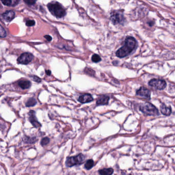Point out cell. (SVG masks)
<instances>
[{
    "instance_id": "obj_1",
    "label": "cell",
    "mask_w": 175,
    "mask_h": 175,
    "mask_svg": "<svg viewBox=\"0 0 175 175\" xmlns=\"http://www.w3.org/2000/svg\"><path fill=\"white\" fill-rule=\"evenodd\" d=\"M136 46V41L133 37H128L125 40V45L116 53V56L122 58L130 54Z\"/></svg>"
},
{
    "instance_id": "obj_2",
    "label": "cell",
    "mask_w": 175,
    "mask_h": 175,
    "mask_svg": "<svg viewBox=\"0 0 175 175\" xmlns=\"http://www.w3.org/2000/svg\"><path fill=\"white\" fill-rule=\"evenodd\" d=\"M47 7L50 12L56 17L61 18L66 15V11L62 5L57 2L49 3Z\"/></svg>"
},
{
    "instance_id": "obj_3",
    "label": "cell",
    "mask_w": 175,
    "mask_h": 175,
    "mask_svg": "<svg viewBox=\"0 0 175 175\" xmlns=\"http://www.w3.org/2000/svg\"><path fill=\"white\" fill-rule=\"evenodd\" d=\"M139 109L143 114L148 116H157L159 115L158 109L152 104L148 102H146L142 104L140 106Z\"/></svg>"
},
{
    "instance_id": "obj_4",
    "label": "cell",
    "mask_w": 175,
    "mask_h": 175,
    "mask_svg": "<svg viewBox=\"0 0 175 175\" xmlns=\"http://www.w3.org/2000/svg\"><path fill=\"white\" fill-rule=\"evenodd\" d=\"M84 155L80 154L76 156L70 157L67 158L66 165L67 167H72L74 165H79L84 162Z\"/></svg>"
},
{
    "instance_id": "obj_5",
    "label": "cell",
    "mask_w": 175,
    "mask_h": 175,
    "mask_svg": "<svg viewBox=\"0 0 175 175\" xmlns=\"http://www.w3.org/2000/svg\"><path fill=\"white\" fill-rule=\"evenodd\" d=\"M110 19L114 25L122 24L125 22V17L120 11H114L111 13Z\"/></svg>"
},
{
    "instance_id": "obj_6",
    "label": "cell",
    "mask_w": 175,
    "mask_h": 175,
    "mask_svg": "<svg viewBox=\"0 0 175 175\" xmlns=\"http://www.w3.org/2000/svg\"><path fill=\"white\" fill-rule=\"evenodd\" d=\"M148 84L150 86L152 87L153 88L162 90L165 89L167 86V83L164 80L159 79H153L150 80L148 82Z\"/></svg>"
},
{
    "instance_id": "obj_7",
    "label": "cell",
    "mask_w": 175,
    "mask_h": 175,
    "mask_svg": "<svg viewBox=\"0 0 175 175\" xmlns=\"http://www.w3.org/2000/svg\"><path fill=\"white\" fill-rule=\"evenodd\" d=\"M33 58V56L30 53H24L18 59V63L21 64H28L32 61Z\"/></svg>"
},
{
    "instance_id": "obj_8",
    "label": "cell",
    "mask_w": 175,
    "mask_h": 175,
    "mask_svg": "<svg viewBox=\"0 0 175 175\" xmlns=\"http://www.w3.org/2000/svg\"><path fill=\"white\" fill-rule=\"evenodd\" d=\"M29 120L35 128H37L41 126V124L37 121L36 116V112L34 111H31L29 112Z\"/></svg>"
},
{
    "instance_id": "obj_9",
    "label": "cell",
    "mask_w": 175,
    "mask_h": 175,
    "mask_svg": "<svg viewBox=\"0 0 175 175\" xmlns=\"http://www.w3.org/2000/svg\"><path fill=\"white\" fill-rule=\"evenodd\" d=\"M137 95L145 98L146 99H150L151 98V92L148 89L145 87H140L136 92Z\"/></svg>"
},
{
    "instance_id": "obj_10",
    "label": "cell",
    "mask_w": 175,
    "mask_h": 175,
    "mask_svg": "<svg viewBox=\"0 0 175 175\" xmlns=\"http://www.w3.org/2000/svg\"><path fill=\"white\" fill-rule=\"evenodd\" d=\"M78 100L81 103H86L93 100L92 96L89 94H86L81 95L78 98Z\"/></svg>"
},
{
    "instance_id": "obj_11",
    "label": "cell",
    "mask_w": 175,
    "mask_h": 175,
    "mask_svg": "<svg viewBox=\"0 0 175 175\" xmlns=\"http://www.w3.org/2000/svg\"><path fill=\"white\" fill-rule=\"evenodd\" d=\"M110 98L107 96H101L98 98L96 104L97 105H108Z\"/></svg>"
},
{
    "instance_id": "obj_12",
    "label": "cell",
    "mask_w": 175,
    "mask_h": 175,
    "mask_svg": "<svg viewBox=\"0 0 175 175\" xmlns=\"http://www.w3.org/2000/svg\"><path fill=\"white\" fill-rule=\"evenodd\" d=\"M15 17V13L13 11H7L3 14V17L7 22H10Z\"/></svg>"
},
{
    "instance_id": "obj_13",
    "label": "cell",
    "mask_w": 175,
    "mask_h": 175,
    "mask_svg": "<svg viewBox=\"0 0 175 175\" xmlns=\"http://www.w3.org/2000/svg\"><path fill=\"white\" fill-rule=\"evenodd\" d=\"M160 111L164 115L170 116L172 112V109L170 107L167 106L164 104H162L160 106Z\"/></svg>"
},
{
    "instance_id": "obj_14",
    "label": "cell",
    "mask_w": 175,
    "mask_h": 175,
    "mask_svg": "<svg viewBox=\"0 0 175 175\" xmlns=\"http://www.w3.org/2000/svg\"><path fill=\"white\" fill-rule=\"evenodd\" d=\"M19 85L22 89H28L30 87L31 83L28 80H21L19 82Z\"/></svg>"
},
{
    "instance_id": "obj_15",
    "label": "cell",
    "mask_w": 175,
    "mask_h": 175,
    "mask_svg": "<svg viewBox=\"0 0 175 175\" xmlns=\"http://www.w3.org/2000/svg\"><path fill=\"white\" fill-rule=\"evenodd\" d=\"M114 170L113 168H104L98 171V173L102 175H111L113 173Z\"/></svg>"
},
{
    "instance_id": "obj_16",
    "label": "cell",
    "mask_w": 175,
    "mask_h": 175,
    "mask_svg": "<svg viewBox=\"0 0 175 175\" xmlns=\"http://www.w3.org/2000/svg\"><path fill=\"white\" fill-rule=\"evenodd\" d=\"M94 162L93 160L92 159L88 160L84 164V168H86V170H89L91 168H92L94 166Z\"/></svg>"
},
{
    "instance_id": "obj_17",
    "label": "cell",
    "mask_w": 175,
    "mask_h": 175,
    "mask_svg": "<svg viewBox=\"0 0 175 175\" xmlns=\"http://www.w3.org/2000/svg\"><path fill=\"white\" fill-rule=\"evenodd\" d=\"M37 103V102L36 99H34V98H30V99H29L27 103H26V105L27 107H32V106L36 105Z\"/></svg>"
},
{
    "instance_id": "obj_18",
    "label": "cell",
    "mask_w": 175,
    "mask_h": 175,
    "mask_svg": "<svg viewBox=\"0 0 175 175\" xmlns=\"http://www.w3.org/2000/svg\"><path fill=\"white\" fill-rule=\"evenodd\" d=\"M100 57L97 54H94L92 57V61L95 63H98L101 61Z\"/></svg>"
},
{
    "instance_id": "obj_19",
    "label": "cell",
    "mask_w": 175,
    "mask_h": 175,
    "mask_svg": "<svg viewBox=\"0 0 175 175\" xmlns=\"http://www.w3.org/2000/svg\"><path fill=\"white\" fill-rule=\"evenodd\" d=\"M84 73H87L88 75H90V76H94L95 72L94 70H92L91 68H86L84 70Z\"/></svg>"
},
{
    "instance_id": "obj_20",
    "label": "cell",
    "mask_w": 175,
    "mask_h": 175,
    "mask_svg": "<svg viewBox=\"0 0 175 175\" xmlns=\"http://www.w3.org/2000/svg\"><path fill=\"white\" fill-rule=\"evenodd\" d=\"M6 36V32L3 27L0 25V37H5Z\"/></svg>"
},
{
    "instance_id": "obj_21",
    "label": "cell",
    "mask_w": 175,
    "mask_h": 175,
    "mask_svg": "<svg viewBox=\"0 0 175 175\" xmlns=\"http://www.w3.org/2000/svg\"><path fill=\"white\" fill-rule=\"evenodd\" d=\"M49 141H50V139H49V138L46 137V138H43L42 140L41 143H41V145L43 146H44L46 145H47L49 143Z\"/></svg>"
},
{
    "instance_id": "obj_22",
    "label": "cell",
    "mask_w": 175,
    "mask_h": 175,
    "mask_svg": "<svg viewBox=\"0 0 175 175\" xmlns=\"http://www.w3.org/2000/svg\"><path fill=\"white\" fill-rule=\"evenodd\" d=\"M1 2L6 6H10L12 4V0H1Z\"/></svg>"
},
{
    "instance_id": "obj_23",
    "label": "cell",
    "mask_w": 175,
    "mask_h": 175,
    "mask_svg": "<svg viewBox=\"0 0 175 175\" xmlns=\"http://www.w3.org/2000/svg\"><path fill=\"white\" fill-rule=\"evenodd\" d=\"M36 24V22L35 21L33 20H28L27 21L26 23V25L27 26H29V27H30V26H34Z\"/></svg>"
},
{
    "instance_id": "obj_24",
    "label": "cell",
    "mask_w": 175,
    "mask_h": 175,
    "mask_svg": "<svg viewBox=\"0 0 175 175\" xmlns=\"http://www.w3.org/2000/svg\"><path fill=\"white\" fill-rule=\"evenodd\" d=\"M24 2L29 5H32L36 3L37 0H24Z\"/></svg>"
},
{
    "instance_id": "obj_25",
    "label": "cell",
    "mask_w": 175,
    "mask_h": 175,
    "mask_svg": "<svg viewBox=\"0 0 175 175\" xmlns=\"http://www.w3.org/2000/svg\"><path fill=\"white\" fill-rule=\"evenodd\" d=\"M35 141V138H27V139H26L25 142H26L27 143H34V142Z\"/></svg>"
},
{
    "instance_id": "obj_26",
    "label": "cell",
    "mask_w": 175,
    "mask_h": 175,
    "mask_svg": "<svg viewBox=\"0 0 175 175\" xmlns=\"http://www.w3.org/2000/svg\"><path fill=\"white\" fill-rule=\"evenodd\" d=\"M33 79L34 81L37 82H41V79H40V78H39L38 76H33Z\"/></svg>"
},
{
    "instance_id": "obj_27",
    "label": "cell",
    "mask_w": 175,
    "mask_h": 175,
    "mask_svg": "<svg viewBox=\"0 0 175 175\" xmlns=\"http://www.w3.org/2000/svg\"><path fill=\"white\" fill-rule=\"evenodd\" d=\"M44 37H45L46 39H47L48 41H51L52 39V37L50 36H49V35H46Z\"/></svg>"
},
{
    "instance_id": "obj_28",
    "label": "cell",
    "mask_w": 175,
    "mask_h": 175,
    "mask_svg": "<svg viewBox=\"0 0 175 175\" xmlns=\"http://www.w3.org/2000/svg\"><path fill=\"white\" fill-rule=\"evenodd\" d=\"M46 73L48 75V76H50L51 73V72L50 70H46Z\"/></svg>"
},
{
    "instance_id": "obj_29",
    "label": "cell",
    "mask_w": 175,
    "mask_h": 175,
    "mask_svg": "<svg viewBox=\"0 0 175 175\" xmlns=\"http://www.w3.org/2000/svg\"><path fill=\"white\" fill-rule=\"evenodd\" d=\"M148 24H149V25L151 26L153 25L154 22H151L150 23H148Z\"/></svg>"
}]
</instances>
